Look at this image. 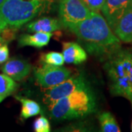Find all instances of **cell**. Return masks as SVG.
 I'll use <instances>...</instances> for the list:
<instances>
[{
	"label": "cell",
	"instance_id": "14",
	"mask_svg": "<svg viewBox=\"0 0 132 132\" xmlns=\"http://www.w3.org/2000/svg\"><path fill=\"white\" fill-rule=\"evenodd\" d=\"M15 98L19 101L22 105L21 112V116L22 118L28 119L40 113V106L36 101L21 96H15Z\"/></svg>",
	"mask_w": 132,
	"mask_h": 132
},
{
	"label": "cell",
	"instance_id": "25",
	"mask_svg": "<svg viewBox=\"0 0 132 132\" xmlns=\"http://www.w3.org/2000/svg\"><path fill=\"white\" fill-rule=\"evenodd\" d=\"M131 104H132V101H131Z\"/></svg>",
	"mask_w": 132,
	"mask_h": 132
},
{
	"label": "cell",
	"instance_id": "16",
	"mask_svg": "<svg viewBox=\"0 0 132 132\" xmlns=\"http://www.w3.org/2000/svg\"><path fill=\"white\" fill-rule=\"evenodd\" d=\"M18 85L6 74H0V103L16 90Z\"/></svg>",
	"mask_w": 132,
	"mask_h": 132
},
{
	"label": "cell",
	"instance_id": "3",
	"mask_svg": "<svg viewBox=\"0 0 132 132\" xmlns=\"http://www.w3.org/2000/svg\"><path fill=\"white\" fill-rule=\"evenodd\" d=\"M104 69L109 79L111 93L132 101V52L121 50L106 59Z\"/></svg>",
	"mask_w": 132,
	"mask_h": 132
},
{
	"label": "cell",
	"instance_id": "7",
	"mask_svg": "<svg viewBox=\"0 0 132 132\" xmlns=\"http://www.w3.org/2000/svg\"><path fill=\"white\" fill-rule=\"evenodd\" d=\"M90 13L81 0H59V16L62 26L84 20Z\"/></svg>",
	"mask_w": 132,
	"mask_h": 132
},
{
	"label": "cell",
	"instance_id": "11",
	"mask_svg": "<svg viewBox=\"0 0 132 132\" xmlns=\"http://www.w3.org/2000/svg\"><path fill=\"white\" fill-rule=\"evenodd\" d=\"M62 26L60 19L43 17L29 22L27 25V29L29 32H53L60 29Z\"/></svg>",
	"mask_w": 132,
	"mask_h": 132
},
{
	"label": "cell",
	"instance_id": "21",
	"mask_svg": "<svg viewBox=\"0 0 132 132\" xmlns=\"http://www.w3.org/2000/svg\"><path fill=\"white\" fill-rule=\"evenodd\" d=\"M9 58V49L7 43H6L0 47V65L3 64L8 60Z\"/></svg>",
	"mask_w": 132,
	"mask_h": 132
},
{
	"label": "cell",
	"instance_id": "9",
	"mask_svg": "<svg viewBox=\"0 0 132 132\" xmlns=\"http://www.w3.org/2000/svg\"><path fill=\"white\" fill-rule=\"evenodd\" d=\"M3 73L12 78L13 80L20 81L25 79L32 71V66L24 60L12 58L2 66Z\"/></svg>",
	"mask_w": 132,
	"mask_h": 132
},
{
	"label": "cell",
	"instance_id": "12",
	"mask_svg": "<svg viewBox=\"0 0 132 132\" xmlns=\"http://www.w3.org/2000/svg\"><path fill=\"white\" fill-rule=\"evenodd\" d=\"M52 36V34L51 32H37L32 35L23 34L19 36L18 44L19 47L33 46L40 48L47 46Z\"/></svg>",
	"mask_w": 132,
	"mask_h": 132
},
{
	"label": "cell",
	"instance_id": "15",
	"mask_svg": "<svg viewBox=\"0 0 132 132\" xmlns=\"http://www.w3.org/2000/svg\"><path fill=\"white\" fill-rule=\"evenodd\" d=\"M98 120L101 130L103 132H120L121 130L118 126L115 118L109 112H104L100 114Z\"/></svg>",
	"mask_w": 132,
	"mask_h": 132
},
{
	"label": "cell",
	"instance_id": "20",
	"mask_svg": "<svg viewBox=\"0 0 132 132\" xmlns=\"http://www.w3.org/2000/svg\"><path fill=\"white\" fill-rule=\"evenodd\" d=\"M18 29L5 28L0 32V36L3 38L6 43H9L14 40Z\"/></svg>",
	"mask_w": 132,
	"mask_h": 132
},
{
	"label": "cell",
	"instance_id": "10",
	"mask_svg": "<svg viewBox=\"0 0 132 132\" xmlns=\"http://www.w3.org/2000/svg\"><path fill=\"white\" fill-rule=\"evenodd\" d=\"M62 54L65 62L68 64L79 65L86 61L87 58L85 49L74 42L62 43Z\"/></svg>",
	"mask_w": 132,
	"mask_h": 132
},
{
	"label": "cell",
	"instance_id": "8",
	"mask_svg": "<svg viewBox=\"0 0 132 132\" xmlns=\"http://www.w3.org/2000/svg\"><path fill=\"white\" fill-rule=\"evenodd\" d=\"M132 7V0H106L101 12L111 29L114 30L118 21Z\"/></svg>",
	"mask_w": 132,
	"mask_h": 132
},
{
	"label": "cell",
	"instance_id": "5",
	"mask_svg": "<svg viewBox=\"0 0 132 132\" xmlns=\"http://www.w3.org/2000/svg\"><path fill=\"white\" fill-rule=\"evenodd\" d=\"M71 75L69 69L63 66L51 65L42 63L34 69L36 82L43 88H50L68 79Z\"/></svg>",
	"mask_w": 132,
	"mask_h": 132
},
{
	"label": "cell",
	"instance_id": "2",
	"mask_svg": "<svg viewBox=\"0 0 132 132\" xmlns=\"http://www.w3.org/2000/svg\"><path fill=\"white\" fill-rule=\"evenodd\" d=\"M53 0H6L0 7V32L19 29L34 18L48 13Z\"/></svg>",
	"mask_w": 132,
	"mask_h": 132
},
{
	"label": "cell",
	"instance_id": "22",
	"mask_svg": "<svg viewBox=\"0 0 132 132\" xmlns=\"http://www.w3.org/2000/svg\"><path fill=\"white\" fill-rule=\"evenodd\" d=\"M5 43H6L5 40L3 39V38H2L1 36H0V47H1L3 44H5Z\"/></svg>",
	"mask_w": 132,
	"mask_h": 132
},
{
	"label": "cell",
	"instance_id": "18",
	"mask_svg": "<svg viewBox=\"0 0 132 132\" xmlns=\"http://www.w3.org/2000/svg\"><path fill=\"white\" fill-rule=\"evenodd\" d=\"M34 130L36 132H49L51 126L47 118L40 116L37 118L34 123Z\"/></svg>",
	"mask_w": 132,
	"mask_h": 132
},
{
	"label": "cell",
	"instance_id": "13",
	"mask_svg": "<svg viewBox=\"0 0 132 132\" xmlns=\"http://www.w3.org/2000/svg\"><path fill=\"white\" fill-rule=\"evenodd\" d=\"M113 31L120 41L132 42V7L120 19Z\"/></svg>",
	"mask_w": 132,
	"mask_h": 132
},
{
	"label": "cell",
	"instance_id": "24",
	"mask_svg": "<svg viewBox=\"0 0 132 132\" xmlns=\"http://www.w3.org/2000/svg\"><path fill=\"white\" fill-rule=\"evenodd\" d=\"M131 131H132V122H131Z\"/></svg>",
	"mask_w": 132,
	"mask_h": 132
},
{
	"label": "cell",
	"instance_id": "23",
	"mask_svg": "<svg viewBox=\"0 0 132 132\" xmlns=\"http://www.w3.org/2000/svg\"><path fill=\"white\" fill-rule=\"evenodd\" d=\"M5 1H6V0H0V7L4 4V2H5Z\"/></svg>",
	"mask_w": 132,
	"mask_h": 132
},
{
	"label": "cell",
	"instance_id": "6",
	"mask_svg": "<svg viewBox=\"0 0 132 132\" xmlns=\"http://www.w3.org/2000/svg\"><path fill=\"white\" fill-rule=\"evenodd\" d=\"M87 88L89 87L83 76H70L61 83L48 88L44 93L43 101L47 106H49L59 99L65 97L76 90H84Z\"/></svg>",
	"mask_w": 132,
	"mask_h": 132
},
{
	"label": "cell",
	"instance_id": "1",
	"mask_svg": "<svg viewBox=\"0 0 132 132\" xmlns=\"http://www.w3.org/2000/svg\"><path fill=\"white\" fill-rule=\"evenodd\" d=\"M73 32L90 54L107 59L120 48V40L106 19L99 13L91 12L87 18L64 26Z\"/></svg>",
	"mask_w": 132,
	"mask_h": 132
},
{
	"label": "cell",
	"instance_id": "19",
	"mask_svg": "<svg viewBox=\"0 0 132 132\" xmlns=\"http://www.w3.org/2000/svg\"><path fill=\"white\" fill-rule=\"evenodd\" d=\"M91 12L99 13L101 11L106 0H81Z\"/></svg>",
	"mask_w": 132,
	"mask_h": 132
},
{
	"label": "cell",
	"instance_id": "17",
	"mask_svg": "<svg viewBox=\"0 0 132 132\" xmlns=\"http://www.w3.org/2000/svg\"><path fill=\"white\" fill-rule=\"evenodd\" d=\"M40 61L42 63H46L51 65L62 66L64 65L65 60L62 53L49 52L46 54H43L40 56Z\"/></svg>",
	"mask_w": 132,
	"mask_h": 132
},
{
	"label": "cell",
	"instance_id": "4",
	"mask_svg": "<svg viewBox=\"0 0 132 132\" xmlns=\"http://www.w3.org/2000/svg\"><path fill=\"white\" fill-rule=\"evenodd\" d=\"M95 106L94 95L87 88L76 90L48 106L51 117L62 120L87 116L94 112Z\"/></svg>",
	"mask_w": 132,
	"mask_h": 132
}]
</instances>
